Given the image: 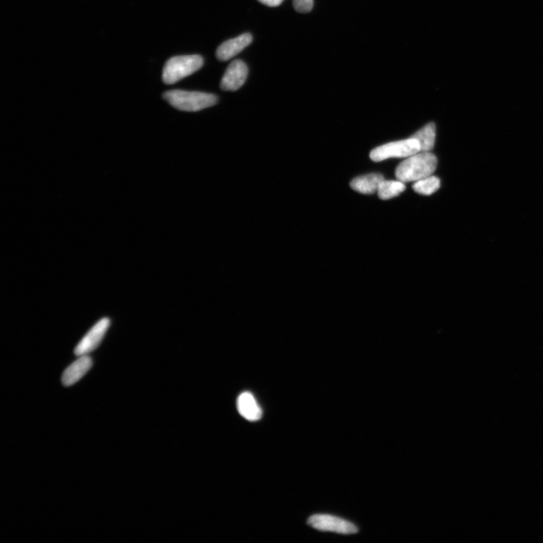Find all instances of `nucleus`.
<instances>
[{
	"instance_id": "39448f33",
	"label": "nucleus",
	"mask_w": 543,
	"mask_h": 543,
	"mask_svg": "<svg viewBox=\"0 0 543 543\" xmlns=\"http://www.w3.org/2000/svg\"><path fill=\"white\" fill-rule=\"evenodd\" d=\"M308 524L320 531L333 532L341 534H354L358 529L352 523L329 515H314L308 520Z\"/></svg>"
},
{
	"instance_id": "0eeeda50",
	"label": "nucleus",
	"mask_w": 543,
	"mask_h": 543,
	"mask_svg": "<svg viewBox=\"0 0 543 543\" xmlns=\"http://www.w3.org/2000/svg\"><path fill=\"white\" fill-rule=\"evenodd\" d=\"M247 76V67L243 60L232 61L225 72L221 88L223 91H235L244 85Z\"/></svg>"
},
{
	"instance_id": "f03ea898",
	"label": "nucleus",
	"mask_w": 543,
	"mask_h": 543,
	"mask_svg": "<svg viewBox=\"0 0 543 543\" xmlns=\"http://www.w3.org/2000/svg\"><path fill=\"white\" fill-rule=\"evenodd\" d=\"M163 97L177 110L186 112L200 111L217 103L216 96L199 91L172 90L166 92Z\"/></svg>"
},
{
	"instance_id": "2eb2a0df",
	"label": "nucleus",
	"mask_w": 543,
	"mask_h": 543,
	"mask_svg": "<svg viewBox=\"0 0 543 543\" xmlns=\"http://www.w3.org/2000/svg\"><path fill=\"white\" fill-rule=\"evenodd\" d=\"M294 9L300 13H307L313 10V0H293Z\"/></svg>"
},
{
	"instance_id": "1a4fd4ad",
	"label": "nucleus",
	"mask_w": 543,
	"mask_h": 543,
	"mask_svg": "<svg viewBox=\"0 0 543 543\" xmlns=\"http://www.w3.org/2000/svg\"><path fill=\"white\" fill-rule=\"evenodd\" d=\"M252 42L250 34H244L222 43L216 52V56L220 60L226 61L236 56Z\"/></svg>"
},
{
	"instance_id": "423d86ee",
	"label": "nucleus",
	"mask_w": 543,
	"mask_h": 543,
	"mask_svg": "<svg viewBox=\"0 0 543 543\" xmlns=\"http://www.w3.org/2000/svg\"><path fill=\"white\" fill-rule=\"evenodd\" d=\"M110 325L111 320L109 318H103L98 321L77 344L74 351L75 355L77 356L89 355L96 351L102 342Z\"/></svg>"
},
{
	"instance_id": "ddd939ff",
	"label": "nucleus",
	"mask_w": 543,
	"mask_h": 543,
	"mask_svg": "<svg viewBox=\"0 0 543 543\" xmlns=\"http://www.w3.org/2000/svg\"><path fill=\"white\" fill-rule=\"evenodd\" d=\"M406 189L404 183L398 181H383L379 184L377 190L380 199L386 200L398 197L401 192Z\"/></svg>"
},
{
	"instance_id": "f257e3e1",
	"label": "nucleus",
	"mask_w": 543,
	"mask_h": 543,
	"mask_svg": "<svg viewBox=\"0 0 543 543\" xmlns=\"http://www.w3.org/2000/svg\"><path fill=\"white\" fill-rule=\"evenodd\" d=\"M438 160L430 152L416 153L403 161L395 170V177L403 183L418 181L431 176L436 170Z\"/></svg>"
},
{
	"instance_id": "f8f14e48",
	"label": "nucleus",
	"mask_w": 543,
	"mask_h": 543,
	"mask_svg": "<svg viewBox=\"0 0 543 543\" xmlns=\"http://www.w3.org/2000/svg\"><path fill=\"white\" fill-rule=\"evenodd\" d=\"M417 140L422 152H430L433 149L436 141V125L433 122L418 131L412 137Z\"/></svg>"
},
{
	"instance_id": "9b49d317",
	"label": "nucleus",
	"mask_w": 543,
	"mask_h": 543,
	"mask_svg": "<svg viewBox=\"0 0 543 543\" xmlns=\"http://www.w3.org/2000/svg\"><path fill=\"white\" fill-rule=\"evenodd\" d=\"M384 181L380 174H370L354 178L351 183L352 189L363 194H373L377 192L379 186Z\"/></svg>"
},
{
	"instance_id": "4468645a",
	"label": "nucleus",
	"mask_w": 543,
	"mask_h": 543,
	"mask_svg": "<svg viewBox=\"0 0 543 543\" xmlns=\"http://www.w3.org/2000/svg\"><path fill=\"white\" fill-rule=\"evenodd\" d=\"M440 180L437 177L430 176L417 181L413 185V189L421 195L430 196L440 188Z\"/></svg>"
},
{
	"instance_id": "dca6fc26",
	"label": "nucleus",
	"mask_w": 543,
	"mask_h": 543,
	"mask_svg": "<svg viewBox=\"0 0 543 543\" xmlns=\"http://www.w3.org/2000/svg\"><path fill=\"white\" fill-rule=\"evenodd\" d=\"M263 4L270 7H276L281 5L284 0H258Z\"/></svg>"
},
{
	"instance_id": "7ed1b4c3",
	"label": "nucleus",
	"mask_w": 543,
	"mask_h": 543,
	"mask_svg": "<svg viewBox=\"0 0 543 543\" xmlns=\"http://www.w3.org/2000/svg\"><path fill=\"white\" fill-rule=\"evenodd\" d=\"M203 65V59L199 56L174 57L166 62L163 69V81L173 85L197 72Z\"/></svg>"
},
{
	"instance_id": "6e6552de",
	"label": "nucleus",
	"mask_w": 543,
	"mask_h": 543,
	"mask_svg": "<svg viewBox=\"0 0 543 543\" xmlns=\"http://www.w3.org/2000/svg\"><path fill=\"white\" fill-rule=\"evenodd\" d=\"M93 366V360L89 355L79 356L71 366L67 367L62 375V383L65 386H71L78 382L88 373Z\"/></svg>"
},
{
	"instance_id": "20e7f679",
	"label": "nucleus",
	"mask_w": 543,
	"mask_h": 543,
	"mask_svg": "<svg viewBox=\"0 0 543 543\" xmlns=\"http://www.w3.org/2000/svg\"><path fill=\"white\" fill-rule=\"evenodd\" d=\"M421 151L417 140L410 137L377 147L370 153L372 161L380 162L390 158H404Z\"/></svg>"
},
{
	"instance_id": "9d476101",
	"label": "nucleus",
	"mask_w": 543,
	"mask_h": 543,
	"mask_svg": "<svg viewBox=\"0 0 543 543\" xmlns=\"http://www.w3.org/2000/svg\"><path fill=\"white\" fill-rule=\"evenodd\" d=\"M237 408L240 415L248 421H258L262 417V410L254 395L250 392H245L239 395Z\"/></svg>"
}]
</instances>
